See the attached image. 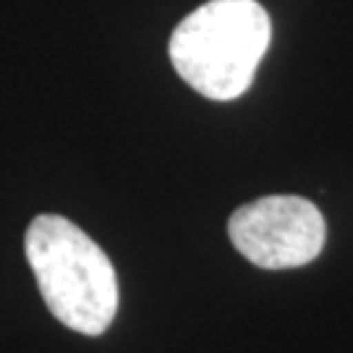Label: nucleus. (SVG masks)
Returning <instances> with one entry per match:
<instances>
[{"label":"nucleus","instance_id":"nucleus-1","mask_svg":"<svg viewBox=\"0 0 353 353\" xmlns=\"http://www.w3.org/2000/svg\"><path fill=\"white\" fill-rule=\"evenodd\" d=\"M26 259L50 314L74 332L102 335L118 312V278L108 254L61 214L26 228Z\"/></svg>","mask_w":353,"mask_h":353},{"label":"nucleus","instance_id":"nucleus-2","mask_svg":"<svg viewBox=\"0 0 353 353\" xmlns=\"http://www.w3.org/2000/svg\"><path fill=\"white\" fill-rule=\"evenodd\" d=\"M270 34V16L256 0H210L173 29L170 63L204 97L236 100L252 87Z\"/></svg>","mask_w":353,"mask_h":353},{"label":"nucleus","instance_id":"nucleus-3","mask_svg":"<svg viewBox=\"0 0 353 353\" xmlns=\"http://www.w3.org/2000/svg\"><path fill=\"white\" fill-rule=\"evenodd\" d=\"M228 236L252 265L290 270L319 256L327 225L316 204L303 196H259L230 214Z\"/></svg>","mask_w":353,"mask_h":353}]
</instances>
